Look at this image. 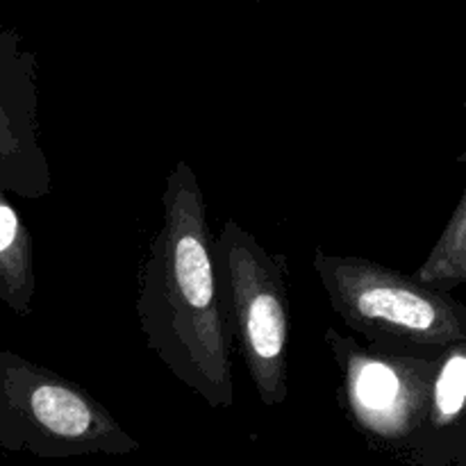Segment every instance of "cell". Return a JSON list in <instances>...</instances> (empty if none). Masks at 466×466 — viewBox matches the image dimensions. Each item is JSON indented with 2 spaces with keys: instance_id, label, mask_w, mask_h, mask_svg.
Returning a JSON list of instances; mask_svg holds the SVG:
<instances>
[{
  "instance_id": "cell-7",
  "label": "cell",
  "mask_w": 466,
  "mask_h": 466,
  "mask_svg": "<svg viewBox=\"0 0 466 466\" xmlns=\"http://www.w3.org/2000/svg\"><path fill=\"white\" fill-rule=\"evenodd\" d=\"M466 341L437 358L428 412V466H462L466 453Z\"/></svg>"
},
{
  "instance_id": "cell-2",
  "label": "cell",
  "mask_w": 466,
  "mask_h": 466,
  "mask_svg": "<svg viewBox=\"0 0 466 466\" xmlns=\"http://www.w3.org/2000/svg\"><path fill=\"white\" fill-rule=\"evenodd\" d=\"M314 271L330 308L367 349L437 360L466 341V308L453 294L417 285L410 276L358 255L314 250Z\"/></svg>"
},
{
  "instance_id": "cell-8",
  "label": "cell",
  "mask_w": 466,
  "mask_h": 466,
  "mask_svg": "<svg viewBox=\"0 0 466 466\" xmlns=\"http://www.w3.org/2000/svg\"><path fill=\"white\" fill-rule=\"evenodd\" d=\"M35 289L32 235L7 194L0 189V300L16 317H30Z\"/></svg>"
},
{
  "instance_id": "cell-6",
  "label": "cell",
  "mask_w": 466,
  "mask_h": 466,
  "mask_svg": "<svg viewBox=\"0 0 466 466\" xmlns=\"http://www.w3.org/2000/svg\"><path fill=\"white\" fill-rule=\"evenodd\" d=\"M39 66L21 36L0 27V189L41 200L53 171L39 139Z\"/></svg>"
},
{
  "instance_id": "cell-5",
  "label": "cell",
  "mask_w": 466,
  "mask_h": 466,
  "mask_svg": "<svg viewBox=\"0 0 466 466\" xmlns=\"http://www.w3.org/2000/svg\"><path fill=\"white\" fill-rule=\"evenodd\" d=\"M328 349L339 382L337 405L378 451L412 466H428L426 431L437 360L380 353L328 328Z\"/></svg>"
},
{
  "instance_id": "cell-1",
  "label": "cell",
  "mask_w": 466,
  "mask_h": 466,
  "mask_svg": "<svg viewBox=\"0 0 466 466\" xmlns=\"http://www.w3.org/2000/svg\"><path fill=\"white\" fill-rule=\"evenodd\" d=\"M214 235L198 176L176 162L162 191V223L137 276V319L150 353L209 408H232V337L218 294Z\"/></svg>"
},
{
  "instance_id": "cell-9",
  "label": "cell",
  "mask_w": 466,
  "mask_h": 466,
  "mask_svg": "<svg viewBox=\"0 0 466 466\" xmlns=\"http://www.w3.org/2000/svg\"><path fill=\"white\" fill-rule=\"evenodd\" d=\"M417 285L428 287L441 294H453L466 282V194L460 196L449 223L441 230L440 239L432 246L431 255L412 273Z\"/></svg>"
},
{
  "instance_id": "cell-3",
  "label": "cell",
  "mask_w": 466,
  "mask_h": 466,
  "mask_svg": "<svg viewBox=\"0 0 466 466\" xmlns=\"http://www.w3.org/2000/svg\"><path fill=\"white\" fill-rule=\"evenodd\" d=\"M212 246L232 346L259 400L278 408L289 399V258L264 248L232 218L223 221Z\"/></svg>"
},
{
  "instance_id": "cell-4",
  "label": "cell",
  "mask_w": 466,
  "mask_h": 466,
  "mask_svg": "<svg viewBox=\"0 0 466 466\" xmlns=\"http://www.w3.org/2000/svg\"><path fill=\"white\" fill-rule=\"evenodd\" d=\"M0 446L39 458L126 455L139 441L85 387L0 350Z\"/></svg>"
}]
</instances>
